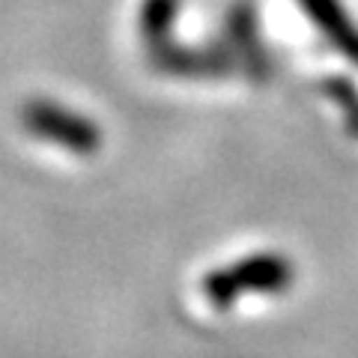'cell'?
<instances>
[{
	"mask_svg": "<svg viewBox=\"0 0 358 358\" xmlns=\"http://www.w3.org/2000/svg\"><path fill=\"white\" fill-rule=\"evenodd\" d=\"M301 6L320 24V30L334 42V48L358 63V30L350 24V18H346L338 0H301Z\"/></svg>",
	"mask_w": 358,
	"mask_h": 358,
	"instance_id": "3957f363",
	"label": "cell"
},
{
	"mask_svg": "<svg viewBox=\"0 0 358 358\" xmlns=\"http://www.w3.org/2000/svg\"><path fill=\"white\" fill-rule=\"evenodd\" d=\"M289 281V260L275 254H257L236 266L224 268L206 281L212 299H230L248 289H278Z\"/></svg>",
	"mask_w": 358,
	"mask_h": 358,
	"instance_id": "7a4b0ae2",
	"label": "cell"
},
{
	"mask_svg": "<svg viewBox=\"0 0 358 358\" xmlns=\"http://www.w3.org/2000/svg\"><path fill=\"white\" fill-rule=\"evenodd\" d=\"M24 122L33 134L45 141H54L57 147L72 152H93L99 147V129L81 114H72L51 102H33L24 114Z\"/></svg>",
	"mask_w": 358,
	"mask_h": 358,
	"instance_id": "6da1fadb",
	"label": "cell"
}]
</instances>
